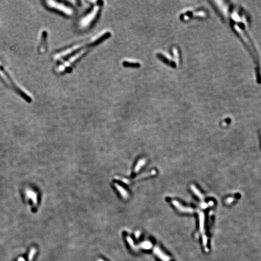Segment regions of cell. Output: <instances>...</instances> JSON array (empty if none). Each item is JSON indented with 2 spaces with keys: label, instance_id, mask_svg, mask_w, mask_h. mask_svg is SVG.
<instances>
[{
  "label": "cell",
  "instance_id": "cell-6",
  "mask_svg": "<svg viewBox=\"0 0 261 261\" xmlns=\"http://www.w3.org/2000/svg\"><path fill=\"white\" fill-rule=\"evenodd\" d=\"M123 65L125 67H132V68H139L140 67V64L137 62H132V61H123Z\"/></svg>",
  "mask_w": 261,
  "mask_h": 261
},
{
  "label": "cell",
  "instance_id": "cell-8",
  "mask_svg": "<svg viewBox=\"0 0 261 261\" xmlns=\"http://www.w3.org/2000/svg\"><path fill=\"white\" fill-rule=\"evenodd\" d=\"M140 247L145 249V250H149L152 248V243L150 241H145L143 243H142L140 245Z\"/></svg>",
  "mask_w": 261,
  "mask_h": 261
},
{
  "label": "cell",
  "instance_id": "cell-1",
  "mask_svg": "<svg viewBox=\"0 0 261 261\" xmlns=\"http://www.w3.org/2000/svg\"><path fill=\"white\" fill-rule=\"evenodd\" d=\"M48 3H49L50 6L52 7L53 8H54L56 9H59V11L63 12L64 14H68V15L71 14V11L70 9L66 8L65 7H64L63 6H61V4H58L55 2H48Z\"/></svg>",
  "mask_w": 261,
  "mask_h": 261
},
{
  "label": "cell",
  "instance_id": "cell-9",
  "mask_svg": "<svg viewBox=\"0 0 261 261\" xmlns=\"http://www.w3.org/2000/svg\"><path fill=\"white\" fill-rule=\"evenodd\" d=\"M27 194H28V196H30L32 198V200H33V204L34 205H36V204H37V196H36V194L34 192H32V191H29Z\"/></svg>",
  "mask_w": 261,
  "mask_h": 261
},
{
  "label": "cell",
  "instance_id": "cell-12",
  "mask_svg": "<svg viewBox=\"0 0 261 261\" xmlns=\"http://www.w3.org/2000/svg\"><path fill=\"white\" fill-rule=\"evenodd\" d=\"M97 261H105L104 260H103V259H98V260H97Z\"/></svg>",
  "mask_w": 261,
  "mask_h": 261
},
{
  "label": "cell",
  "instance_id": "cell-2",
  "mask_svg": "<svg viewBox=\"0 0 261 261\" xmlns=\"http://www.w3.org/2000/svg\"><path fill=\"white\" fill-rule=\"evenodd\" d=\"M111 36V33L110 32H106L105 33H104L103 34L98 36V38H96L93 42H92V43L90 44V46H96L98 45L99 44H100V42H103L104 40L106 39L107 38H110Z\"/></svg>",
  "mask_w": 261,
  "mask_h": 261
},
{
  "label": "cell",
  "instance_id": "cell-5",
  "mask_svg": "<svg viewBox=\"0 0 261 261\" xmlns=\"http://www.w3.org/2000/svg\"><path fill=\"white\" fill-rule=\"evenodd\" d=\"M114 186L116 188V189L120 192V195L123 197V198H124V199L128 198V192L123 187H122L121 186H120L119 184H118L117 183H114Z\"/></svg>",
  "mask_w": 261,
  "mask_h": 261
},
{
  "label": "cell",
  "instance_id": "cell-4",
  "mask_svg": "<svg viewBox=\"0 0 261 261\" xmlns=\"http://www.w3.org/2000/svg\"><path fill=\"white\" fill-rule=\"evenodd\" d=\"M98 9H95L93 12V14H90V15H89L88 17H86L85 19V20H84V21H83V25H86V24H89V23H90L92 21H94L95 19H96V16H97V15L98 14Z\"/></svg>",
  "mask_w": 261,
  "mask_h": 261
},
{
  "label": "cell",
  "instance_id": "cell-3",
  "mask_svg": "<svg viewBox=\"0 0 261 261\" xmlns=\"http://www.w3.org/2000/svg\"><path fill=\"white\" fill-rule=\"evenodd\" d=\"M154 253L163 261H169L170 258L162 252V251L157 247H155L154 249Z\"/></svg>",
  "mask_w": 261,
  "mask_h": 261
},
{
  "label": "cell",
  "instance_id": "cell-11",
  "mask_svg": "<svg viewBox=\"0 0 261 261\" xmlns=\"http://www.w3.org/2000/svg\"><path fill=\"white\" fill-rule=\"evenodd\" d=\"M140 234H141V232H140V231H139V230H137L136 233H135V236H136V238H137V239H138L139 238V236H140Z\"/></svg>",
  "mask_w": 261,
  "mask_h": 261
},
{
  "label": "cell",
  "instance_id": "cell-7",
  "mask_svg": "<svg viewBox=\"0 0 261 261\" xmlns=\"http://www.w3.org/2000/svg\"><path fill=\"white\" fill-rule=\"evenodd\" d=\"M146 160L145 158H143L142 160H140L139 161V162L137 163L136 167H135L134 172L137 173L140 170V169L146 164Z\"/></svg>",
  "mask_w": 261,
  "mask_h": 261
},
{
  "label": "cell",
  "instance_id": "cell-10",
  "mask_svg": "<svg viewBox=\"0 0 261 261\" xmlns=\"http://www.w3.org/2000/svg\"><path fill=\"white\" fill-rule=\"evenodd\" d=\"M126 239H127V241H128V242L129 243V245L130 246V247H131L133 249H134V250H137V247L136 246H135L134 243V241H133V240L131 238H130V236H128V237L126 238Z\"/></svg>",
  "mask_w": 261,
  "mask_h": 261
}]
</instances>
